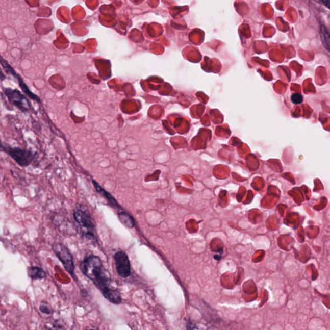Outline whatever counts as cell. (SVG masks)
<instances>
[{"mask_svg": "<svg viewBox=\"0 0 330 330\" xmlns=\"http://www.w3.org/2000/svg\"><path fill=\"white\" fill-rule=\"evenodd\" d=\"M118 218L121 223L124 224L127 228L133 229L135 225V221H134L133 217L125 212H119Z\"/></svg>", "mask_w": 330, "mask_h": 330, "instance_id": "obj_11", "label": "cell"}, {"mask_svg": "<svg viewBox=\"0 0 330 330\" xmlns=\"http://www.w3.org/2000/svg\"><path fill=\"white\" fill-rule=\"evenodd\" d=\"M80 270L85 277L92 281L105 299L112 304H121V293L116 286L114 285L111 275L108 271L105 270L98 256L90 254L85 257L80 263Z\"/></svg>", "mask_w": 330, "mask_h": 330, "instance_id": "obj_1", "label": "cell"}, {"mask_svg": "<svg viewBox=\"0 0 330 330\" xmlns=\"http://www.w3.org/2000/svg\"><path fill=\"white\" fill-rule=\"evenodd\" d=\"M293 104L295 105L300 104L303 101V96L300 94H293L291 97Z\"/></svg>", "mask_w": 330, "mask_h": 330, "instance_id": "obj_13", "label": "cell"}, {"mask_svg": "<svg viewBox=\"0 0 330 330\" xmlns=\"http://www.w3.org/2000/svg\"><path fill=\"white\" fill-rule=\"evenodd\" d=\"M117 274L121 278H126L131 275V263L128 255L124 251H116L114 256Z\"/></svg>", "mask_w": 330, "mask_h": 330, "instance_id": "obj_6", "label": "cell"}, {"mask_svg": "<svg viewBox=\"0 0 330 330\" xmlns=\"http://www.w3.org/2000/svg\"><path fill=\"white\" fill-rule=\"evenodd\" d=\"M1 63L2 67L4 68L6 71L8 73V74L13 75L14 78L18 80L19 87H20L21 90H23V92L25 93L27 96L30 97L31 99L34 100V101L40 103V97H39L37 95L34 94V93L32 92L31 90H29L28 87L27 86V85L25 84V82H23V80L22 79L20 75L17 74V73L14 71L13 68H12L11 66L6 62V61H4L3 59H2Z\"/></svg>", "mask_w": 330, "mask_h": 330, "instance_id": "obj_7", "label": "cell"}, {"mask_svg": "<svg viewBox=\"0 0 330 330\" xmlns=\"http://www.w3.org/2000/svg\"><path fill=\"white\" fill-rule=\"evenodd\" d=\"M92 183L95 189L96 190V192L99 193L100 195H101L102 196L104 197L105 199L108 201V202H109V204L111 205L112 207L116 208V209L119 210H123V208L120 206V205L118 204L117 200L115 199V198L112 196L109 192L106 191L104 188H102L96 181L92 180Z\"/></svg>", "mask_w": 330, "mask_h": 330, "instance_id": "obj_8", "label": "cell"}, {"mask_svg": "<svg viewBox=\"0 0 330 330\" xmlns=\"http://www.w3.org/2000/svg\"><path fill=\"white\" fill-rule=\"evenodd\" d=\"M28 273L29 277L33 280H45L46 277L45 271L38 266H30L28 268Z\"/></svg>", "mask_w": 330, "mask_h": 330, "instance_id": "obj_9", "label": "cell"}, {"mask_svg": "<svg viewBox=\"0 0 330 330\" xmlns=\"http://www.w3.org/2000/svg\"><path fill=\"white\" fill-rule=\"evenodd\" d=\"M4 93L11 104L17 107L21 111L28 112L31 109V103L28 97L22 94L18 89L6 88L4 90Z\"/></svg>", "mask_w": 330, "mask_h": 330, "instance_id": "obj_5", "label": "cell"}, {"mask_svg": "<svg viewBox=\"0 0 330 330\" xmlns=\"http://www.w3.org/2000/svg\"><path fill=\"white\" fill-rule=\"evenodd\" d=\"M2 150L8 155L21 167L30 165L35 158V155L31 150L20 147H12L11 146L2 145Z\"/></svg>", "mask_w": 330, "mask_h": 330, "instance_id": "obj_3", "label": "cell"}, {"mask_svg": "<svg viewBox=\"0 0 330 330\" xmlns=\"http://www.w3.org/2000/svg\"><path fill=\"white\" fill-rule=\"evenodd\" d=\"M319 34L324 47L330 53V33L326 26L324 25L320 26Z\"/></svg>", "mask_w": 330, "mask_h": 330, "instance_id": "obj_10", "label": "cell"}, {"mask_svg": "<svg viewBox=\"0 0 330 330\" xmlns=\"http://www.w3.org/2000/svg\"><path fill=\"white\" fill-rule=\"evenodd\" d=\"M321 1L327 9L330 10V0H321Z\"/></svg>", "mask_w": 330, "mask_h": 330, "instance_id": "obj_14", "label": "cell"}, {"mask_svg": "<svg viewBox=\"0 0 330 330\" xmlns=\"http://www.w3.org/2000/svg\"><path fill=\"white\" fill-rule=\"evenodd\" d=\"M74 219L79 225L83 236L97 241L94 222L87 207L78 206L74 212Z\"/></svg>", "mask_w": 330, "mask_h": 330, "instance_id": "obj_2", "label": "cell"}, {"mask_svg": "<svg viewBox=\"0 0 330 330\" xmlns=\"http://www.w3.org/2000/svg\"><path fill=\"white\" fill-rule=\"evenodd\" d=\"M40 310L41 312H42L43 314L46 315L52 314V309H50L49 306H48L46 303H41L40 305Z\"/></svg>", "mask_w": 330, "mask_h": 330, "instance_id": "obj_12", "label": "cell"}, {"mask_svg": "<svg viewBox=\"0 0 330 330\" xmlns=\"http://www.w3.org/2000/svg\"><path fill=\"white\" fill-rule=\"evenodd\" d=\"M52 249L59 260L62 263L65 270L70 275L74 276L75 270L74 258L67 247L62 243H55L53 244Z\"/></svg>", "mask_w": 330, "mask_h": 330, "instance_id": "obj_4", "label": "cell"}]
</instances>
